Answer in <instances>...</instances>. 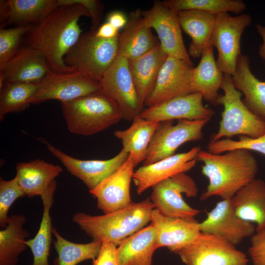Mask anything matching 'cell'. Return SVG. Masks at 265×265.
I'll return each mask as SVG.
<instances>
[{"instance_id": "38", "label": "cell", "mask_w": 265, "mask_h": 265, "mask_svg": "<svg viewBox=\"0 0 265 265\" xmlns=\"http://www.w3.org/2000/svg\"><path fill=\"white\" fill-rule=\"evenodd\" d=\"M238 149L255 151L265 155V133L256 138L240 135L238 140L224 138L208 145V151L215 154Z\"/></svg>"}, {"instance_id": "7", "label": "cell", "mask_w": 265, "mask_h": 265, "mask_svg": "<svg viewBox=\"0 0 265 265\" xmlns=\"http://www.w3.org/2000/svg\"><path fill=\"white\" fill-rule=\"evenodd\" d=\"M185 265H247L245 254L224 238L200 232L174 252Z\"/></svg>"}, {"instance_id": "23", "label": "cell", "mask_w": 265, "mask_h": 265, "mask_svg": "<svg viewBox=\"0 0 265 265\" xmlns=\"http://www.w3.org/2000/svg\"><path fill=\"white\" fill-rule=\"evenodd\" d=\"M159 44L152 29L144 23L142 11L131 12L123 31L118 36V55L131 60L145 54Z\"/></svg>"}, {"instance_id": "37", "label": "cell", "mask_w": 265, "mask_h": 265, "mask_svg": "<svg viewBox=\"0 0 265 265\" xmlns=\"http://www.w3.org/2000/svg\"><path fill=\"white\" fill-rule=\"evenodd\" d=\"M34 26L0 28V70L21 48L25 36Z\"/></svg>"}, {"instance_id": "24", "label": "cell", "mask_w": 265, "mask_h": 265, "mask_svg": "<svg viewBox=\"0 0 265 265\" xmlns=\"http://www.w3.org/2000/svg\"><path fill=\"white\" fill-rule=\"evenodd\" d=\"M168 56L159 44L142 56L128 60L130 70L142 110L154 89L159 71Z\"/></svg>"}, {"instance_id": "28", "label": "cell", "mask_w": 265, "mask_h": 265, "mask_svg": "<svg viewBox=\"0 0 265 265\" xmlns=\"http://www.w3.org/2000/svg\"><path fill=\"white\" fill-rule=\"evenodd\" d=\"M223 76L215 60L213 47L209 44L203 51L199 64L193 69L191 79L193 93H200L203 99L216 105L220 95L218 91L221 89Z\"/></svg>"}, {"instance_id": "20", "label": "cell", "mask_w": 265, "mask_h": 265, "mask_svg": "<svg viewBox=\"0 0 265 265\" xmlns=\"http://www.w3.org/2000/svg\"><path fill=\"white\" fill-rule=\"evenodd\" d=\"M51 71L41 53L28 46L21 48L0 70V88L5 82L40 83Z\"/></svg>"}, {"instance_id": "44", "label": "cell", "mask_w": 265, "mask_h": 265, "mask_svg": "<svg viewBox=\"0 0 265 265\" xmlns=\"http://www.w3.org/2000/svg\"><path fill=\"white\" fill-rule=\"evenodd\" d=\"M106 22L119 30L120 28L125 26L128 22V18L123 12L119 11H114L108 15Z\"/></svg>"}, {"instance_id": "12", "label": "cell", "mask_w": 265, "mask_h": 265, "mask_svg": "<svg viewBox=\"0 0 265 265\" xmlns=\"http://www.w3.org/2000/svg\"><path fill=\"white\" fill-rule=\"evenodd\" d=\"M101 91L100 82L82 72L56 73L51 71L39 84L29 103L37 104L51 100L67 102Z\"/></svg>"}, {"instance_id": "9", "label": "cell", "mask_w": 265, "mask_h": 265, "mask_svg": "<svg viewBox=\"0 0 265 265\" xmlns=\"http://www.w3.org/2000/svg\"><path fill=\"white\" fill-rule=\"evenodd\" d=\"M150 199L155 209L161 214L173 217L194 219L200 211L189 206L182 193L188 197L197 195L198 187L194 180L186 173H180L166 179L152 187Z\"/></svg>"}, {"instance_id": "33", "label": "cell", "mask_w": 265, "mask_h": 265, "mask_svg": "<svg viewBox=\"0 0 265 265\" xmlns=\"http://www.w3.org/2000/svg\"><path fill=\"white\" fill-rule=\"evenodd\" d=\"M26 220L23 214L12 215L6 228L0 231V265H17L19 256L27 249L30 235L24 227Z\"/></svg>"}, {"instance_id": "41", "label": "cell", "mask_w": 265, "mask_h": 265, "mask_svg": "<svg viewBox=\"0 0 265 265\" xmlns=\"http://www.w3.org/2000/svg\"><path fill=\"white\" fill-rule=\"evenodd\" d=\"M59 5L78 3L82 5L88 11L91 19L92 28L97 29L103 15V5L97 0H58Z\"/></svg>"}, {"instance_id": "35", "label": "cell", "mask_w": 265, "mask_h": 265, "mask_svg": "<svg viewBox=\"0 0 265 265\" xmlns=\"http://www.w3.org/2000/svg\"><path fill=\"white\" fill-rule=\"evenodd\" d=\"M39 83L5 82L0 88V120L9 113L27 108Z\"/></svg>"}, {"instance_id": "36", "label": "cell", "mask_w": 265, "mask_h": 265, "mask_svg": "<svg viewBox=\"0 0 265 265\" xmlns=\"http://www.w3.org/2000/svg\"><path fill=\"white\" fill-rule=\"evenodd\" d=\"M162 1L176 12L195 10L213 15L228 12L241 14L246 7L245 3L241 0H166Z\"/></svg>"}, {"instance_id": "43", "label": "cell", "mask_w": 265, "mask_h": 265, "mask_svg": "<svg viewBox=\"0 0 265 265\" xmlns=\"http://www.w3.org/2000/svg\"><path fill=\"white\" fill-rule=\"evenodd\" d=\"M96 35L104 39H111L118 36V30L109 23L106 22L96 29Z\"/></svg>"}, {"instance_id": "21", "label": "cell", "mask_w": 265, "mask_h": 265, "mask_svg": "<svg viewBox=\"0 0 265 265\" xmlns=\"http://www.w3.org/2000/svg\"><path fill=\"white\" fill-rule=\"evenodd\" d=\"M150 222L155 230L156 249L165 247L173 252L191 241L201 232L199 223L195 219L166 216L155 209Z\"/></svg>"}, {"instance_id": "2", "label": "cell", "mask_w": 265, "mask_h": 265, "mask_svg": "<svg viewBox=\"0 0 265 265\" xmlns=\"http://www.w3.org/2000/svg\"><path fill=\"white\" fill-rule=\"evenodd\" d=\"M196 160L202 162V173L209 180L200 199L212 196L231 199L241 188L255 179L257 161L250 151L238 149L221 155L200 150Z\"/></svg>"}, {"instance_id": "11", "label": "cell", "mask_w": 265, "mask_h": 265, "mask_svg": "<svg viewBox=\"0 0 265 265\" xmlns=\"http://www.w3.org/2000/svg\"><path fill=\"white\" fill-rule=\"evenodd\" d=\"M99 82L102 92L117 104L123 119L132 121L140 114L142 109L127 58L118 55Z\"/></svg>"}, {"instance_id": "16", "label": "cell", "mask_w": 265, "mask_h": 265, "mask_svg": "<svg viewBox=\"0 0 265 265\" xmlns=\"http://www.w3.org/2000/svg\"><path fill=\"white\" fill-rule=\"evenodd\" d=\"M199 224L201 232L220 237L234 245L256 232L252 223L236 214L231 199L218 202Z\"/></svg>"}, {"instance_id": "27", "label": "cell", "mask_w": 265, "mask_h": 265, "mask_svg": "<svg viewBox=\"0 0 265 265\" xmlns=\"http://www.w3.org/2000/svg\"><path fill=\"white\" fill-rule=\"evenodd\" d=\"M249 57L241 54L236 68L231 76L234 87L244 96L242 100L253 113L265 119V81L258 79L252 73Z\"/></svg>"}, {"instance_id": "3", "label": "cell", "mask_w": 265, "mask_h": 265, "mask_svg": "<svg viewBox=\"0 0 265 265\" xmlns=\"http://www.w3.org/2000/svg\"><path fill=\"white\" fill-rule=\"evenodd\" d=\"M154 209L150 198H148L101 215L78 212L73 215L72 221L93 240L110 242L117 246L151 221Z\"/></svg>"}, {"instance_id": "6", "label": "cell", "mask_w": 265, "mask_h": 265, "mask_svg": "<svg viewBox=\"0 0 265 265\" xmlns=\"http://www.w3.org/2000/svg\"><path fill=\"white\" fill-rule=\"evenodd\" d=\"M118 36L102 38L93 29L82 33L65 55L64 62L76 71L100 81L118 55Z\"/></svg>"}, {"instance_id": "25", "label": "cell", "mask_w": 265, "mask_h": 265, "mask_svg": "<svg viewBox=\"0 0 265 265\" xmlns=\"http://www.w3.org/2000/svg\"><path fill=\"white\" fill-rule=\"evenodd\" d=\"M16 169L18 184L28 197L41 196L63 171L60 166L40 159L19 162Z\"/></svg>"}, {"instance_id": "1", "label": "cell", "mask_w": 265, "mask_h": 265, "mask_svg": "<svg viewBox=\"0 0 265 265\" xmlns=\"http://www.w3.org/2000/svg\"><path fill=\"white\" fill-rule=\"evenodd\" d=\"M82 16L90 17L89 13L82 5H59L27 34L28 46L44 56L53 72L76 71L65 63L64 58L82 33L79 24Z\"/></svg>"}, {"instance_id": "39", "label": "cell", "mask_w": 265, "mask_h": 265, "mask_svg": "<svg viewBox=\"0 0 265 265\" xmlns=\"http://www.w3.org/2000/svg\"><path fill=\"white\" fill-rule=\"evenodd\" d=\"M25 196L15 176L9 180L0 179V226L4 229L7 225L8 212L17 199Z\"/></svg>"}, {"instance_id": "19", "label": "cell", "mask_w": 265, "mask_h": 265, "mask_svg": "<svg viewBox=\"0 0 265 265\" xmlns=\"http://www.w3.org/2000/svg\"><path fill=\"white\" fill-rule=\"evenodd\" d=\"M200 150V147H194L188 152L175 154L134 170L132 180L137 194L140 195L166 179L191 170L196 163V157Z\"/></svg>"}, {"instance_id": "17", "label": "cell", "mask_w": 265, "mask_h": 265, "mask_svg": "<svg viewBox=\"0 0 265 265\" xmlns=\"http://www.w3.org/2000/svg\"><path fill=\"white\" fill-rule=\"evenodd\" d=\"M136 167L131 156L109 177L89 191L97 201V208L104 214L115 212L131 204L130 185Z\"/></svg>"}, {"instance_id": "29", "label": "cell", "mask_w": 265, "mask_h": 265, "mask_svg": "<svg viewBox=\"0 0 265 265\" xmlns=\"http://www.w3.org/2000/svg\"><path fill=\"white\" fill-rule=\"evenodd\" d=\"M177 15L181 28L191 39L188 49L189 56L201 57L210 44L215 15L195 10L178 11Z\"/></svg>"}, {"instance_id": "40", "label": "cell", "mask_w": 265, "mask_h": 265, "mask_svg": "<svg viewBox=\"0 0 265 265\" xmlns=\"http://www.w3.org/2000/svg\"><path fill=\"white\" fill-rule=\"evenodd\" d=\"M248 252L254 265H265V230L256 231L251 237Z\"/></svg>"}, {"instance_id": "15", "label": "cell", "mask_w": 265, "mask_h": 265, "mask_svg": "<svg viewBox=\"0 0 265 265\" xmlns=\"http://www.w3.org/2000/svg\"><path fill=\"white\" fill-rule=\"evenodd\" d=\"M193 66L168 56L159 74L154 89L144 106H156L171 99L193 93Z\"/></svg>"}, {"instance_id": "32", "label": "cell", "mask_w": 265, "mask_h": 265, "mask_svg": "<svg viewBox=\"0 0 265 265\" xmlns=\"http://www.w3.org/2000/svg\"><path fill=\"white\" fill-rule=\"evenodd\" d=\"M56 187V182L54 180L41 196L43 210L39 228L35 236L26 242L33 255V263L31 265H50L49 257L53 229L50 211L53 204Z\"/></svg>"}, {"instance_id": "8", "label": "cell", "mask_w": 265, "mask_h": 265, "mask_svg": "<svg viewBox=\"0 0 265 265\" xmlns=\"http://www.w3.org/2000/svg\"><path fill=\"white\" fill-rule=\"evenodd\" d=\"M252 23L250 15L242 13L232 16L228 13L215 15L210 44L217 50L216 60L224 74L232 76L240 53V39L245 29Z\"/></svg>"}, {"instance_id": "4", "label": "cell", "mask_w": 265, "mask_h": 265, "mask_svg": "<svg viewBox=\"0 0 265 265\" xmlns=\"http://www.w3.org/2000/svg\"><path fill=\"white\" fill-rule=\"evenodd\" d=\"M61 106L68 130L75 134L93 135L123 119L117 104L102 91L61 102Z\"/></svg>"}, {"instance_id": "30", "label": "cell", "mask_w": 265, "mask_h": 265, "mask_svg": "<svg viewBox=\"0 0 265 265\" xmlns=\"http://www.w3.org/2000/svg\"><path fill=\"white\" fill-rule=\"evenodd\" d=\"M156 234L150 224L125 238L117 246L119 265H151Z\"/></svg>"}, {"instance_id": "5", "label": "cell", "mask_w": 265, "mask_h": 265, "mask_svg": "<svg viewBox=\"0 0 265 265\" xmlns=\"http://www.w3.org/2000/svg\"><path fill=\"white\" fill-rule=\"evenodd\" d=\"M220 94L216 105H222L221 120L218 131L210 143L222 137L230 138L235 135H245L252 138L259 137L265 133V119L253 113L241 99L242 94L234 86L231 75L224 74Z\"/></svg>"}, {"instance_id": "18", "label": "cell", "mask_w": 265, "mask_h": 265, "mask_svg": "<svg viewBox=\"0 0 265 265\" xmlns=\"http://www.w3.org/2000/svg\"><path fill=\"white\" fill-rule=\"evenodd\" d=\"M203 99L200 93L176 97L143 109L139 115L147 120L159 123L175 119H211L215 111L205 106Z\"/></svg>"}, {"instance_id": "42", "label": "cell", "mask_w": 265, "mask_h": 265, "mask_svg": "<svg viewBox=\"0 0 265 265\" xmlns=\"http://www.w3.org/2000/svg\"><path fill=\"white\" fill-rule=\"evenodd\" d=\"M116 248L113 243L103 242L98 256L92 260V265H119Z\"/></svg>"}, {"instance_id": "45", "label": "cell", "mask_w": 265, "mask_h": 265, "mask_svg": "<svg viewBox=\"0 0 265 265\" xmlns=\"http://www.w3.org/2000/svg\"><path fill=\"white\" fill-rule=\"evenodd\" d=\"M258 33L263 39V43L259 47V54L265 60V26L258 24L256 26Z\"/></svg>"}, {"instance_id": "34", "label": "cell", "mask_w": 265, "mask_h": 265, "mask_svg": "<svg viewBox=\"0 0 265 265\" xmlns=\"http://www.w3.org/2000/svg\"><path fill=\"white\" fill-rule=\"evenodd\" d=\"M53 235L55 238L57 265H77L87 260H93L98 256L103 243L94 240L87 243L73 242L64 238L54 227Z\"/></svg>"}, {"instance_id": "26", "label": "cell", "mask_w": 265, "mask_h": 265, "mask_svg": "<svg viewBox=\"0 0 265 265\" xmlns=\"http://www.w3.org/2000/svg\"><path fill=\"white\" fill-rule=\"evenodd\" d=\"M236 214L255 223L256 231L265 230V182L255 179L239 189L231 199Z\"/></svg>"}, {"instance_id": "14", "label": "cell", "mask_w": 265, "mask_h": 265, "mask_svg": "<svg viewBox=\"0 0 265 265\" xmlns=\"http://www.w3.org/2000/svg\"><path fill=\"white\" fill-rule=\"evenodd\" d=\"M48 150L68 171L85 185L89 191L94 189L117 170L127 159L129 154L122 149L114 157L106 160H83L68 155L45 139L41 140Z\"/></svg>"}, {"instance_id": "22", "label": "cell", "mask_w": 265, "mask_h": 265, "mask_svg": "<svg viewBox=\"0 0 265 265\" xmlns=\"http://www.w3.org/2000/svg\"><path fill=\"white\" fill-rule=\"evenodd\" d=\"M59 5L58 0H1L0 28L37 26Z\"/></svg>"}, {"instance_id": "31", "label": "cell", "mask_w": 265, "mask_h": 265, "mask_svg": "<svg viewBox=\"0 0 265 265\" xmlns=\"http://www.w3.org/2000/svg\"><path fill=\"white\" fill-rule=\"evenodd\" d=\"M161 123L147 120L138 115L128 129L114 131V136L121 141L122 149L131 156L135 166L146 159L151 139Z\"/></svg>"}, {"instance_id": "10", "label": "cell", "mask_w": 265, "mask_h": 265, "mask_svg": "<svg viewBox=\"0 0 265 265\" xmlns=\"http://www.w3.org/2000/svg\"><path fill=\"white\" fill-rule=\"evenodd\" d=\"M210 119H181L175 125L173 120L161 122L151 139L143 165L175 155L177 149L186 142L202 139L203 128Z\"/></svg>"}, {"instance_id": "13", "label": "cell", "mask_w": 265, "mask_h": 265, "mask_svg": "<svg viewBox=\"0 0 265 265\" xmlns=\"http://www.w3.org/2000/svg\"><path fill=\"white\" fill-rule=\"evenodd\" d=\"M145 24L157 32L159 44L168 56L193 65L185 47L177 12L156 0L152 7L142 11Z\"/></svg>"}]
</instances>
